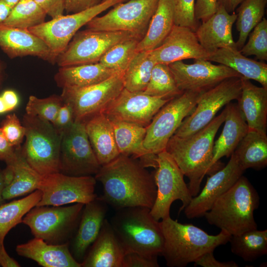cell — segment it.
<instances>
[{"label":"cell","instance_id":"e0dca14e","mask_svg":"<svg viewBox=\"0 0 267 267\" xmlns=\"http://www.w3.org/2000/svg\"><path fill=\"white\" fill-rule=\"evenodd\" d=\"M192 64L178 61L168 64L178 89L184 92H205L222 81L231 77H243L226 66L215 65L205 59H195Z\"/></svg>","mask_w":267,"mask_h":267},{"label":"cell","instance_id":"ac0fdd59","mask_svg":"<svg viewBox=\"0 0 267 267\" xmlns=\"http://www.w3.org/2000/svg\"><path fill=\"white\" fill-rule=\"evenodd\" d=\"M169 100L132 92L124 88L102 112L111 121H123L146 127Z\"/></svg>","mask_w":267,"mask_h":267},{"label":"cell","instance_id":"f1b7e54d","mask_svg":"<svg viewBox=\"0 0 267 267\" xmlns=\"http://www.w3.org/2000/svg\"><path fill=\"white\" fill-rule=\"evenodd\" d=\"M84 124L89 140L101 166L110 162L120 154L112 123L104 114H96Z\"/></svg>","mask_w":267,"mask_h":267},{"label":"cell","instance_id":"5bb4252c","mask_svg":"<svg viewBox=\"0 0 267 267\" xmlns=\"http://www.w3.org/2000/svg\"><path fill=\"white\" fill-rule=\"evenodd\" d=\"M101 166L89 140L84 123L74 122L62 133L60 172L75 177L95 176Z\"/></svg>","mask_w":267,"mask_h":267},{"label":"cell","instance_id":"8d00e7d4","mask_svg":"<svg viewBox=\"0 0 267 267\" xmlns=\"http://www.w3.org/2000/svg\"><path fill=\"white\" fill-rule=\"evenodd\" d=\"M155 64L149 51L137 52L123 73L124 88L132 92L143 91Z\"/></svg>","mask_w":267,"mask_h":267},{"label":"cell","instance_id":"6da1fadb","mask_svg":"<svg viewBox=\"0 0 267 267\" xmlns=\"http://www.w3.org/2000/svg\"><path fill=\"white\" fill-rule=\"evenodd\" d=\"M94 178L103 186L99 198L116 210L136 206L151 209L154 204L157 191L154 174L138 159L120 154L101 166Z\"/></svg>","mask_w":267,"mask_h":267},{"label":"cell","instance_id":"60d3db41","mask_svg":"<svg viewBox=\"0 0 267 267\" xmlns=\"http://www.w3.org/2000/svg\"><path fill=\"white\" fill-rule=\"evenodd\" d=\"M140 40L133 38L115 44L105 53L98 62L107 68L124 72L136 53V46Z\"/></svg>","mask_w":267,"mask_h":267},{"label":"cell","instance_id":"b9f144b4","mask_svg":"<svg viewBox=\"0 0 267 267\" xmlns=\"http://www.w3.org/2000/svg\"><path fill=\"white\" fill-rule=\"evenodd\" d=\"M63 104L60 95L52 94L43 98L31 95L26 106V113L38 116L52 124Z\"/></svg>","mask_w":267,"mask_h":267},{"label":"cell","instance_id":"6f0895ef","mask_svg":"<svg viewBox=\"0 0 267 267\" xmlns=\"http://www.w3.org/2000/svg\"><path fill=\"white\" fill-rule=\"evenodd\" d=\"M244 0H218V5H222L228 13H232Z\"/></svg>","mask_w":267,"mask_h":267},{"label":"cell","instance_id":"9a60e30c","mask_svg":"<svg viewBox=\"0 0 267 267\" xmlns=\"http://www.w3.org/2000/svg\"><path fill=\"white\" fill-rule=\"evenodd\" d=\"M93 176H71L60 172L42 176L38 189L42 197L37 206H64L88 203L97 197Z\"/></svg>","mask_w":267,"mask_h":267},{"label":"cell","instance_id":"816d5d0a","mask_svg":"<svg viewBox=\"0 0 267 267\" xmlns=\"http://www.w3.org/2000/svg\"><path fill=\"white\" fill-rule=\"evenodd\" d=\"M102 0H64L65 10L68 13H75L96 6Z\"/></svg>","mask_w":267,"mask_h":267},{"label":"cell","instance_id":"f5cc1de1","mask_svg":"<svg viewBox=\"0 0 267 267\" xmlns=\"http://www.w3.org/2000/svg\"><path fill=\"white\" fill-rule=\"evenodd\" d=\"M15 148L9 144L0 127V161L5 163L10 161L15 154Z\"/></svg>","mask_w":267,"mask_h":267},{"label":"cell","instance_id":"277c9868","mask_svg":"<svg viewBox=\"0 0 267 267\" xmlns=\"http://www.w3.org/2000/svg\"><path fill=\"white\" fill-rule=\"evenodd\" d=\"M259 194L249 180L241 176L205 213L207 222L231 235L257 229L254 212L259 205Z\"/></svg>","mask_w":267,"mask_h":267},{"label":"cell","instance_id":"f907efd6","mask_svg":"<svg viewBox=\"0 0 267 267\" xmlns=\"http://www.w3.org/2000/svg\"><path fill=\"white\" fill-rule=\"evenodd\" d=\"M213 251H209L197 259L194 263L195 266L202 267H238V265L234 261L220 262L217 260Z\"/></svg>","mask_w":267,"mask_h":267},{"label":"cell","instance_id":"7bdbcfd3","mask_svg":"<svg viewBox=\"0 0 267 267\" xmlns=\"http://www.w3.org/2000/svg\"><path fill=\"white\" fill-rule=\"evenodd\" d=\"M247 43L239 50L244 56L255 55L262 61L267 60V20L263 18L248 35Z\"/></svg>","mask_w":267,"mask_h":267},{"label":"cell","instance_id":"5b68a950","mask_svg":"<svg viewBox=\"0 0 267 267\" xmlns=\"http://www.w3.org/2000/svg\"><path fill=\"white\" fill-rule=\"evenodd\" d=\"M109 222L125 252L161 254L164 237L160 222L152 216L150 209L140 206L120 209Z\"/></svg>","mask_w":267,"mask_h":267},{"label":"cell","instance_id":"7a4b0ae2","mask_svg":"<svg viewBox=\"0 0 267 267\" xmlns=\"http://www.w3.org/2000/svg\"><path fill=\"white\" fill-rule=\"evenodd\" d=\"M225 117L224 108L201 129L185 137L174 134L167 144L165 150L189 179L187 185L192 197L199 193L204 176L219 171L212 165L214 138Z\"/></svg>","mask_w":267,"mask_h":267},{"label":"cell","instance_id":"f546056e","mask_svg":"<svg viewBox=\"0 0 267 267\" xmlns=\"http://www.w3.org/2000/svg\"><path fill=\"white\" fill-rule=\"evenodd\" d=\"M120 73L107 68L99 62L60 67L54 76L57 87L82 88L103 82Z\"/></svg>","mask_w":267,"mask_h":267},{"label":"cell","instance_id":"7dc6e473","mask_svg":"<svg viewBox=\"0 0 267 267\" xmlns=\"http://www.w3.org/2000/svg\"><path fill=\"white\" fill-rule=\"evenodd\" d=\"M218 0H196L194 15L196 20L204 22L214 14L218 7Z\"/></svg>","mask_w":267,"mask_h":267},{"label":"cell","instance_id":"d6986e66","mask_svg":"<svg viewBox=\"0 0 267 267\" xmlns=\"http://www.w3.org/2000/svg\"><path fill=\"white\" fill-rule=\"evenodd\" d=\"M243 172L233 153L227 164L210 175L201 192L192 197L184 209L185 216L189 219L204 216L216 200L237 180Z\"/></svg>","mask_w":267,"mask_h":267},{"label":"cell","instance_id":"30bf717a","mask_svg":"<svg viewBox=\"0 0 267 267\" xmlns=\"http://www.w3.org/2000/svg\"><path fill=\"white\" fill-rule=\"evenodd\" d=\"M158 0H130L121 2L105 14L93 18L87 29L97 31H125L141 39L145 34Z\"/></svg>","mask_w":267,"mask_h":267},{"label":"cell","instance_id":"ba28073f","mask_svg":"<svg viewBox=\"0 0 267 267\" xmlns=\"http://www.w3.org/2000/svg\"><path fill=\"white\" fill-rule=\"evenodd\" d=\"M85 204L67 206H36L24 217L22 222L35 237L57 244L69 236L78 225Z\"/></svg>","mask_w":267,"mask_h":267},{"label":"cell","instance_id":"d6a6232c","mask_svg":"<svg viewBox=\"0 0 267 267\" xmlns=\"http://www.w3.org/2000/svg\"><path fill=\"white\" fill-rule=\"evenodd\" d=\"M21 146L15 148L14 157L6 163L11 166L13 177L11 182L4 189V201L31 193L38 189L42 176L27 163L21 151Z\"/></svg>","mask_w":267,"mask_h":267},{"label":"cell","instance_id":"be15d7a7","mask_svg":"<svg viewBox=\"0 0 267 267\" xmlns=\"http://www.w3.org/2000/svg\"><path fill=\"white\" fill-rule=\"evenodd\" d=\"M105 0H102V1H105Z\"/></svg>","mask_w":267,"mask_h":267},{"label":"cell","instance_id":"83f0119b","mask_svg":"<svg viewBox=\"0 0 267 267\" xmlns=\"http://www.w3.org/2000/svg\"><path fill=\"white\" fill-rule=\"evenodd\" d=\"M249 130L267 134V88L242 78V91L237 103Z\"/></svg>","mask_w":267,"mask_h":267},{"label":"cell","instance_id":"681fc988","mask_svg":"<svg viewBox=\"0 0 267 267\" xmlns=\"http://www.w3.org/2000/svg\"><path fill=\"white\" fill-rule=\"evenodd\" d=\"M52 19L63 15L64 0H34Z\"/></svg>","mask_w":267,"mask_h":267},{"label":"cell","instance_id":"e7e4bbea","mask_svg":"<svg viewBox=\"0 0 267 267\" xmlns=\"http://www.w3.org/2000/svg\"></svg>","mask_w":267,"mask_h":267},{"label":"cell","instance_id":"9c48e42d","mask_svg":"<svg viewBox=\"0 0 267 267\" xmlns=\"http://www.w3.org/2000/svg\"><path fill=\"white\" fill-rule=\"evenodd\" d=\"M157 167L154 173L157 191L155 202L150 209L157 221L170 217L172 204L182 202L179 212L189 204L192 196L184 180V175L172 156L164 150L157 155Z\"/></svg>","mask_w":267,"mask_h":267},{"label":"cell","instance_id":"cb8c5ba5","mask_svg":"<svg viewBox=\"0 0 267 267\" xmlns=\"http://www.w3.org/2000/svg\"><path fill=\"white\" fill-rule=\"evenodd\" d=\"M107 206L97 197L85 204L72 245V255L79 262L83 260L88 248L97 238L105 219Z\"/></svg>","mask_w":267,"mask_h":267},{"label":"cell","instance_id":"44dd1931","mask_svg":"<svg viewBox=\"0 0 267 267\" xmlns=\"http://www.w3.org/2000/svg\"><path fill=\"white\" fill-rule=\"evenodd\" d=\"M0 48L10 58L33 56L56 63V56L40 38L27 29L0 23Z\"/></svg>","mask_w":267,"mask_h":267},{"label":"cell","instance_id":"7c38bea8","mask_svg":"<svg viewBox=\"0 0 267 267\" xmlns=\"http://www.w3.org/2000/svg\"><path fill=\"white\" fill-rule=\"evenodd\" d=\"M123 73L87 87L62 89L60 96L63 103L71 107L74 122L85 123L102 113L124 88Z\"/></svg>","mask_w":267,"mask_h":267},{"label":"cell","instance_id":"9f6ffc18","mask_svg":"<svg viewBox=\"0 0 267 267\" xmlns=\"http://www.w3.org/2000/svg\"><path fill=\"white\" fill-rule=\"evenodd\" d=\"M0 265L3 267H19V264L10 257L6 252L4 245H0Z\"/></svg>","mask_w":267,"mask_h":267},{"label":"cell","instance_id":"f35d334b","mask_svg":"<svg viewBox=\"0 0 267 267\" xmlns=\"http://www.w3.org/2000/svg\"><path fill=\"white\" fill-rule=\"evenodd\" d=\"M144 93L151 96L170 100L183 92L178 87L174 77L167 64L156 63Z\"/></svg>","mask_w":267,"mask_h":267},{"label":"cell","instance_id":"94428289","mask_svg":"<svg viewBox=\"0 0 267 267\" xmlns=\"http://www.w3.org/2000/svg\"><path fill=\"white\" fill-rule=\"evenodd\" d=\"M6 4H7L9 7L12 8L20 0H2Z\"/></svg>","mask_w":267,"mask_h":267},{"label":"cell","instance_id":"4dcf8cb0","mask_svg":"<svg viewBox=\"0 0 267 267\" xmlns=\"http://www.w3.org/2000/svg\"><path fill=\"white\" fill-rule=\"evenodd\" d=\"M207 60L233 69L244 78L254 80L267 88V64L243 55L236 47H224L211 52Z\"/></svg>","mask_w":267,"mask_h":267},{"label":"cell","instance_id":"f6af8a7d","mask_svg":"<svg viewBox=\"0 0 267 267\" xmlns=\"http://www.w3.org/2000/svg\"><path fill=\"white\" fill-rule=\"evenodd\" d=\"M0 127L11 146L14 147L21 146L25 136V129L15 114L7 115L1 121Z\"/></svg>","mask_w":267,"mask_h":267},{"label":"cell","instance_id":"ee69618b","mask_svg":"<svg viewBox=\"0 0 267 267\" xmlns=\"http://www.w3.org/2000/svg\"><path fill=\"white\" fill-rule=\"evenodd\" d=\"M175 24L195 32L199 26L194 15L195 0H174Z\"/></svg>","mask_w":267,"mask_h":267},{"label":"cell","instance_id":"d590c367","mask_svg":"<svg viewBox=\"0 0 267 267\" xmlns=\"http://www.w3.org/2000/svg\"><path fill=\"white\" fill-rule=\"evenodd\" d=\"M231 251L245 262H254L267 254V229L248 230L231 235Z\"/></svg>","mask_w":267,"mask_h":267},{"label":"cell","instance_id":"7402d4cb","mask_svg":"<svg viewBox=\"0 0 267 267\" xmlns=\"http://www.w3.org/2000/svg\"><path fill=\"white\" fill-rule=\"evenodd\" d=\"M235 12L228 13L222 5H218L216 13L199 25L195 31L198 40L209 53L224 47H236L232 28L236 21Z\"/></svg>","mask_w":267,"mask_h":267},{"label":"cell","instance_id":"4316f807","mask_svg":"<svg viewBox=\"0 0 267 267\" xmlns=\"http://www.w3.org/2000/svg\"><path fill=\"white\" fill-rule=\"evenodd\" d=\"M111 122L120 154L138 159L145 168L156 169L157 155L149 153L143 144L146 128L126 122Z\"/></svg>","mask_w":267,"mask_h":267},{"label":"cell","instance_id":"6125c7cd","mask_svg":"<svg viewBox=\"0 0 267 267\" xmlns=\"http://www.w3.org/2000/svg\"><path fill=\"white\" fill-rule=\"evenodd\" d=\"M7 112V110L3 101L2 98L1 96H0V114H3Z\"/></svg>","mask_w":267,"mask_h":267},{"label":"cell","instance_id":"11a10c76","mask_svg":"<svg viewBox=\"0 0 267 267\" xmlns=\"http://www.w3.org/2000/svg\"><path fill=\"white\" fill-rule=\"evenodd\" d=\"M6 106L7 112L15 109L19 103V97L17 93L12 90H6L1 95Z\"/></svg>","mask_w":267,"mask_h":267},{"label":"cell","instance_id":"3957f363","mask_svg":"<svg viewBox=\"0 0 267 267\" xmlns=\"http://www.w3.org/2000/svg\"><path fill=\"white\" fill-rule=\"evenodd\" d=\"M164 237L161 253L169 267H184L205 253L229 242L231 235L221 230L210 235L192 224H182L171 217L160 222Z\"/></svg>","mask_w":267,"mask_h":267},{"label":"cell","instance_id":"ffe728a7","mask_svg":"<svg viewBox=\"0 0 267 267\" xmlns=\"http://www.w3.org/2000/svg\"><path fill=\"white\" fill-rule=\"evenodd\" d=\"M149 52L156 63L167 65L187 59L208 60L210 55L194 31L175 24L162 44Z\"/></svg>","mask_w":267,"mask_h":267},{"label":"cell","instance_id":"db71d44e","mask_svg":"<svg viewBox=\"0 0 267 267\" xmlns=\"http://www.w3.org/2000/svg\"><path fill=\"white\" fill-rule=\"evenodd\" d=\"M13 177V170L11 166L6 165L4 169H0V205L4 203L2 192L5 187L11 182Z\"/></svg>","mask_w":267,"mask_h":267},{"label":"cell","instance_id":"bcb514c9","mask_svg":"<svg viewBox=\"0 0 267 267\" xmlns=\"http://www.w3.org/2000/svg\"><path fill=\"white\" fill-rule=\"evenodd\" d=\"M157 257L135 252H126L123 258L122 267H158Z\"/></svg>","mask_w":267,"mask_h":267},{"label":"cell","instance_id":"836d02e7","mask_svg":"<svg viewBox=\"0 0 267 267\" xmlns=\"http://www.w3.org/2000/svg\"><path fill=\"white\" fill-rule=\"evenodd\" d=\"M243 171L248 168L260 170L267 165V136L248 130L233 152Z\"/></svg>","mask_w":267,"mask_h":267},{"label":"cell","instance_id":"8fae6325","mask_svg":"<svg viewBox=\"0 0 267 267\" xmlns=\"http://www.w3.org/2000/svg\"><path fill=\"white\" fill-rule=\"evenodd\" d=\"M140 38L125 31H97L89 29L78 32L65 50L57 55L60 67L98 62L112 46L127 39Z\"/></svg>","mask_w":267,"mask_h":267},{"label":"cell","instance_id":"c3c4849f","mask_svg":"<svg viewBox=\"0 0 267 267\" xmlns=\"http://www.w3.org/2000/svg\"><path fill=\"white\" fill-rule=\"evenodd\" d=\"M74 122L73 112L71 107L63 103L60 108L56 117L52 123L55 129L61 134Z\"/></svg>","mask_w":267,"mask_h":267},{"label":"cell","instance_id":"2e32d148","mask_svg":"<svg viewBox=\"0 0 267 267\" xmlns=\"http://www.w3.org/2000/svg\"><path fill=\"white\" fill-rule=\"evenodd\" d=\"M242 78L226 79L203 92L193 111L183 120L174 135L185 137L195 133L208 125L223 106L238 100L242 91Z\"/></svg>","mask_w":267,"mask_h":267},{"label":"cell","instance_id":"52a82bcc","mask_svg":"<svg viewBox=\"0 0 267 267\" xmlns=\"http://www.w3.org/2000/svg\"><path fill=\"white\" fill-rule=\"evenodd\" d=\"M202 93L185 91L160 109L145 127L143 144L149 153L157 155L165 150L168 141L183 120L193 111Z\"/></svg>","mask_w":267,"mask_h":267},{"label":"cell","instance_id":"8992f818","mask_svg":"<svg viewBox=\"0 0 267 267\" xmlns=\"http://www.w3.org/2000/svg\"><path fill=\"white\" fill-rule=\"evenodd\" d=\"M22 124L26 139L21 151L27 163L42 176L60 172L62 134L51 122L38 116L25 113Z\"/></svg>","mask_w":267,"mask_h":267},{"label":"cell","instance_id":"ab89813d","mask_svg":"<svg viewBox=\"0 0 267 267\" xmlns=\"http://www.w3.org/2000/svg\"><path fill=\"white\" fill-rule=\"evenodd\" d=\"M46 15L34 0H20L1 23L28 30L44 22Z\"/></svg>","mask_w":267,"mask_h":267},{"label":"cell","instance_id":"e575fe53","mask_svg":"<svg viewBox=\"0 0 267 267\" xmlns=\"http://www.w3.org/2000/svg\"><path fill=\"white\" fill-rule=\"evenodd\" d=\"M41 197V191L37 189L24 198L0 205V245H3L8 232L22 222L24 217L37 206Z\"/></svg>","mask_w":267,"mask_h":267},{"label":"cell","instance_id":"d4e9b609","mask_svg":"<svg viewBox=\"0 0 267 267\" xmlns=\"http://www.w3.org/2000/svg\"><path fill=\"white\" fill-rule=\"evenodd\" d=\"M16 251L19 256L30 259L44 267H82L81 263L70 252L68 243L51 244L35 237L17 245Z\"/></svg>","mask_w":267,"mask_h":267},{"label":"cell","instance_id":"1f68e13d","mask_svg":"<svg viewBox=\"0 0 267 267\" xmlns=\"http://www.w3.org/2000/svg\"><path fill=\"white\" fill-rule=\"evenodd\" d=\"M174 25V0H158L145 34L137 44L136 52L151 51L159 46Z\"/></svg>","mask_w":267,"mask_h":267},{"label":"cell","instance_id":"91938a15","mask_svg":"<svg viewBox=\"0 0 267 267\" xmlns=\"http://www.w3.org/2000/svg\"><path fill=\"white\" fill-rule=\"evenodd\" d=\"M5 66L3 63L0 60V86L4 79Z\"/></svg>","mask_w":267,"mask_h":267},{"label":"cell","instance_id":"4fadbf2b","mask_svg":"<svg viewBox=\"0 0 267 267\" xmlns=\"http://www.w3.org/2000/svg\"><path fill=\"white\" fill-rule=\"evenodd\" d=\"M126 0H106L85 10L61 15L28 30L40 38L57 57L82 27L110 7Z\"/></svg>","mask_w":267,"mask_h":267},{"label":"cell","instance_id":"484cf974","mask_svg":"<svg viewBox=\"0 0 267 267\" xmlns=\"http://www.w3.org/2000/svg\"><path fill=\"white\" fill-rule=\"evenodd\" d=\"M225 106L224 125L213 147L212 165L218 170L224 166L220 159L231 156L249 130L237 104L229 102Z\"/></svg>","mask_w":267,"mask_h":267},{"label":"cell","instance_id":"680465c9","mask_svg":"<svg viewBox=\"0 0 267 267\" xmlns=\"http://www.w3.org/2000/svg\"><path fill=\"white\" fill-rule=\"evenodd\" d=\"M11 9L12 8L2 0H0V23L7 18Z\"/></svg>","mask_w":267,"mask_h":267},{"label":"cell","instance_id":"74e56055","mask_svg":"<svg viewBox=\"0 0 267 267\" xmlns=\"http://www.w3.org/2000/svg\"><path fill=\"white\" fill-rule=\"evenodd\" d=\"M267 0H244L237 9L236 29L239 38L235 42L239 50L245 44L248 35L264 18Z\"/></svg>","mask_w":267,"mask_h":267},{"label":"cell","instance_id":"603a6c76","mask_svg":"<svg viewBox=\"0 0 267 267\" xmlns=\"http://www.w3.org/2000/svg\"><path fill=\"white\" fill-rule=\"evenodd\" d=\"M125 250L105 219L100 231L81 262L82 267H122Z\"/></svg>","mask_w":267,"mask_h":267}]
</instances>
